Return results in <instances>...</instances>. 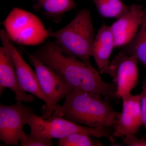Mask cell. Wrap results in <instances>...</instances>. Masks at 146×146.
Instances as JSON below:
<instances>
[{"label":"cell","instance_id":"cell-15","mask_svg":"<svg viewBox=\"0 0 146 146\" xmlns=\"http://www.w3.org/2000/svg\"><path fill=\"white\" fill-rule=\"evenodd\" d=\"M76 7L74 0H36L33 8L36 11H43L47 16L56 17Z\"/></svg>","mask_w":146,"mask_h":146},{"label":"cell","instance_id":"cell-20","mask_svg":"<svg viewBox=\"0 0 146 146\" xmlns=\"http://www.w3.org/2000/svg\"><path fill=\"white\" fill-rule=\"evenodd\" d=\"M122 139L123 143L127 146H146V139L138 138L135 135L125 136Z\"/></svg>","mask_w":146,"mask_h":146},{"label":"cell","instance_id":"cell-1","mask_svg":"<svg viewBox=\"0 0 146 146\" xmlns=\"http://www.w3.org/2000/svg\"><path fill=\"white\" fill-rule=\"evenodd\" d=\"M33 54L59 75L74 90L99 94L108 101L116 98L115 83L104 81L92 65L68 54L55 42L45 43Z\"/></svg>","mask_w":146,"mask_h":146},{"label":"cell","instance_id":"cell-17","mask_svg":"<svg viewBox=\"0 0 146 146\" xmlns=\"http://www.w3.org/2000/svg\"><path fill=\"white\" fill-rule=\"evenodd\" d=\"M91 136L83 133H72L59 139V146H102L104 145L99 141L92 139Z\"/></svg>","mask_w":146,"mask_h":146},{"label":"cell","instance_id":"cell-2","mask_svg":"<svg viewBox=\"0 0 146 146\" xmlns=\"http://www.w3.org/2000/svg\"><path fill=\"white\" fill-rule=\"evenodd\" d=\"M120 115L99 94L74 89L66 97L62 105L58 104L55 108L52 116L89 127L114 129Z\"/></svg>","mask_w":146,"mask_h":146},{"label":"cell","instance_id":"cell-8","mask_svg":"<svg viewBox=\"0 0 146 146\" xmlns=\"http://www.w3.org/2000/svg\"><path fill=\"white\" fill-rule=\"evenodd\" d=\"M138 60L134 55H128L122 50L110 62L106 74L112 78L117 86L116 98L130 94L138 84Z\"/></svg>","mask_w":146,"mask_h":146},{"label":"cell","instance_id":"cell-12","mask_svg":"<svg viewBox=\"0 0 146 146\" xmlns=\"http://www.w3.org/2000/svg\"><path fill=\"white\" fill-rule=\"evenodd\" d=\"M10 89L15 94L17 102L32 103L35 96L27 94L20 86L17 78L13 58L9 50L3 46L0 48V94L6 88Z\"/></svg>","mask_w":146,"mask_h":146},{"label":"cell","instance_id":"cell-14","mask_svg":"<svg viewBox=\"0 0 146 146\" xmlns=\"http://www.w3.org/2000/svg\"><path fill=\"white\" fill-rule=\"evenodd\" d=\"M124 52L134 55L146 69V9H144L142 22L133 40L124 46Z\"/></svg>","mask_w":146,"mask_h":146},{"label":"cell","instance_id":"cell-7","mask_svg":"<svg viewBox=\"0 0 146 146\" xmlns=\"http://www.w3.org/2000/svg\"><path fill=\"white\" fill-rule=\"evenodd\" d=\"M32 108L22 102L10 106L0 105V140L7 145L18 146L24 132V126L27 124L33 113Z\"/></svg>","mask_w":146,"mask_h":146},{"label":"cell","instance_id":"cell-9","mask_svg":"<svg viewBox=\"0 0 146 146\" xmlns=\"http://www.w3.org/2000/svg\"><path fill=\"white\" fill-rule=\"evenodd\" d=\"M27 53L31 64L35 69L42 91L51 102L54 110L58 103L63 98H66L74 89L59 75L33 54Z\"/></svg>","mask_w":146,"mask_h":146},{"label":"cell","instance_id":"cell-5","mask_svg":"<svg viewBox=\"0 0 146 146\" xmlns=\"http://www.w3.org/2000/svg\"><path fill=\"white\" fill-rule=\"evenodd\" d=\"M2 24L9 39L20 44L36 46L50 36L37 16L20 8H13Z\"/></svg>","mask_w":146,"mask_h":146},{"label":"cell","instance_id":"cell-10","mask_svg":"<svg viewBox=\"0 0 146 146\" xmlns=\"http://www.w3.org/2000/svg\"><path fill=\"white\" fill-rule=\"evenodd\" d=\"M123 108L117 124L114 129V138L135 135L143 125L140 105L141 96L131 94L122 98Z\"/></svg>","mask_w":146,"mask_h":146},{"label":"cell","instance_id":"cell-3","mask_svg":"<svg viewBox=\"0 0 146 146\" xmlns=\"http://www.w3.org/2000/svg\"><path fill=\"white\" fill-rule=\"evenodd\" d=\"M48 31L50 36L55 39V43L68 54L91 65V48L95 36L90 10L82 9L63 28Z\"/></svg>","mask_w":146,"mask_h":146},{"label":"cell","instance_id":"cell-11","mask_svg":"<svg viewBox=\"0 0 146 146\" xmlns=\"http://www.w3.org/2000/svg\"><path fill=\"white\" fill-rule=\"evenodd\" d=\"M144 10L141 5L133 4L127 13L110 26L115 48L124 46L133 40L141 26Z\"/></svg>","mask_w":146,"mask_h":146},{"label":"cell","instance_id":"cell-4","mask_svg":"<svg viewBox=\"0 0 146 146\" xmlns=\"http://www.w3.org/2000/svg\"><path fill=\"white\" fill-rule=\"evenodd\" d=\"M30 135L43 138L60 139L72 133H83L96 138L104 137L114 143L115 140L109 128H93L81 125L64 118L51 116L45 119L32 114L27 122Z\"/></svg>","mask_w":146,"mask_h":146},{"label":"cell","instance_id":"cell-16","mask_svg":"<svg viewBox=\"0 0 146 146\" xmlns=\"http://www.w3.org/2000/svg\"><path fill=\"white\" fill-rule=\"evenodd\" d=\"M102 17L118 18L127 13L130 7L121 0H91Z\"/></svg>","mask_w":146,"mask_h":146},{"label":"cell","instance_id":"cell-13","mask_svg":"<svg viewBox=\"0 0 146 146\" xmlns=\"http://www.w3.org/2000/svg\"><path fill=\"white\" fill-rule=\"evenodd\" d=\"M115 48L110 27L104 24L95 36L91 51V57L94 58L100 74L106 73L110 58Z\"/></svg>","mask_w":146,"mask_h":146},{"label":"cell","instance_id":"cell-18","mask_svg":"<svg viewBox=\"0 0 146 146\" xmlns=\"http://www.w3.org/2000/svg\"><path fill=\"white\" fill-rule=\"evenodd\" d=\"M21 146H52V139L27 135L25 132L22 133L20 138Z\"/></svg>","mask_w":146,"mask_h":146},{"label":"cell","instance_id":"cell-6","mask_svg":"<svg viewBox=\"0 0 146 146\" xmlns=\"http://www.w3.org/2000/svg\"><path fill=\"white\" fill-rule=\"evenodd\" d=\"M0 38L2 46L9 50L13 58L17 78L21 89L44 102L45 104L42 107V117L45 119L50 117L52 115L54 107L51 102L42 91L36 72L24 60L5 30L0 31Z\"/></svg>","mask_w":146,"mask_h":146},{"label":"cell","instance_id":"cell-19","mask_svg":"<svg viewBox=\"0 0 146 146\" xmlns=\"http://www.w3.org/2000/svg\"><path fill=\"white\" fill-rule=\"evenodd\" d=\"M140 105L143 125L146 129V77L143 81L142 91L140 94Z\"/></svg>","mask_w":146,"mask_h":146}]
</instances>
